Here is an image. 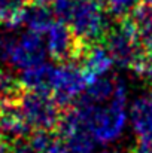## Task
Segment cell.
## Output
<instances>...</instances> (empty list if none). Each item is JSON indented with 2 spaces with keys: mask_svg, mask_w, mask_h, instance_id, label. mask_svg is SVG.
<instances>
[{
  "mask_svg": "<svg viewBox=\"0 0 152 153\" xmlns=\"http://www.w3.org/2000/svg\"><path fill=\"white\" fill-rule=\"evenodd\" d=\"M115 82V92L109 101V105L91 104L82 97L75 104L84 110L87 129L99 144H109L116 141L122 135L127 125V85L121 79H116Z\"/></svg>",
  "mask_w": 152,
  "mask_h": 153,
  "instance_id": "6da1fadb",
  "label": "cell"
},
{
  "mask_svg": "<svg viewBox=\"0 0 152 153\" xmlns=\"http://www.w3.org/2000/svg\"><path fill=\"white\" fill-rule=\"evenodd\" d=\"M46 45L39 33L25 31L18 39L6 37L0 45V61L10 68L27 70L45 62Z\"/></svg>",
  "mask_w": 152,
  "mask_h": 153,
  "instance_id": "7a4b0ae2",
  "label": "cell"
},
{
  "mask_svg": "<svg viewBox=\"0 0 152 153\" xmlns=\"http://www.w3.org/2000/svg\"><path fill=\"white\" fill-rule=\"evenodd\" d=\"M103 40L106 49L113 58V62L119 67L130 68L136 58L145 51L140 43L139 27L130 16L118 19V22L109 28Z\"/></svg>",
  "mask_w": 152,
  "mask_h": 153,
  "instance_id": "3957f363",
  "label": "cell"
},
{
  "mask_svg": "<svg viewBox=\"0 0 152 153\" xmlns=\"http://www.w3.org/2000/svg\"><path fill=\"white\" fill-rule=\"evenodd\" d=\"M73 34L84 43H97L109 31L106 13L97 0H78L67 21Z\"/></svg>",
  "mask_w": 152,
  "mask_h": 153,
  "instance_id": "277c9868",
  "label": "cell"
},
{
  "mask_svg": "<svg viewBox=\"0 0 152 153\" xmlns=\"http://www.w3.org/2000/svg\"><path fill=\"white\" fill-rule=\"evenodd\" d=\"M19 110L25 122L34 129H57L63 110L48 94L21 91L16 97Z\"/></svg>",
  "mask_w": 152,
  "mask_h": 153,
  "instance_id": "5b68a950",
  "label": "cell"
},
{
  "mask_svg": "<svg viewBox=\"0 0 152 153\" xmlns=\"http://www.w3.org/2000/svg\"><path fill=\"white\" fill-rule=\"evenodd\" d=\"M87 85L88 77L78 62H63L55 70L52 98L61 110L70 108L85 92Z\"/></svg>",
  "mask_w": 152,
  "mask_h": 153,
  "instance_id": "8992f818",
  "label": "cell"
},
{
  "mask_svg": "<svg viewBox=\"0 0 152 153\" xmlns=\"http://www.w3.org/2000/svg\"><path fill=\"white\" fill-rule=\"evenodd\" d=\"M46 52L51 55L52 59L58 62H70L79 61L82 56L84 49L88 43L81 42L72 31V28L63 22H54V25L46 31Z\"/></svg>",
  "mask_w": 152,
  "mask_h": 153,
  "instance_id": "52a82bcc",
  "label": "cell"
},
{
  "mask_svg": "<svg viewBox=\"0 0 152 153\" xmlns=\"http://www.w3.org/2000/svg\"><path fill=\"white\" fill-rule=\"evenodd\" d=\"M0 128L1 134L9 141L28 138L31 126L25 122L16 98L0 100Z\"/></svg>",
  "mask_w": 152,
  "mask_h": 153,
  "instance_id": "ba28073f",
  "label": "cell"
},
{
  "mask_svg": "<svg viewBox=\"0 0 152 153\" xmlns=\"http://www.w3.org/2000/svg\"><path fill=\"white\" fill-rule=\"evenodd\" d=\"M55 70L57 67L49 62H42L36 67L22 70L18 76V82L22 89L48 94L49 95L54 89L55 80Z\"/></svg>",
  "mask_w": 152,
  "mask_h": 153,
  "instance_id": "9c48e42d",
  "label": "cell"
},
{
  "mask_svg": "<svg viewBox=\"0 0 152 153\" xmlns=\"http://www.w3.org/2000/svg\"><path fill=\"white\" fill-rule=\"evenodd\" d=\"M79 62L88 77V82L96 77L106 76V73H109V70L115 64L112 55L106 49V46L99 43L88 45L82 52Z\"/></svg>",
  "mask_w": 152,
  "mask_h": 153,
  "instance_id": "30bf717a",
  "label": "cell"
},
{
  "mask_svg": "<svg viewBox=\"0 0 152 153\" xmlns=\"http://www.w3.org/2000/svg\"><path fill=\"white\" fill-rule=\"evenodd\" d=\"M128 120L139 140L152 138V101L149 97H137L131 102Z\"/></svg>",
  "mask_w": 152,
  "mask_h": 153,
  "instance_id": "8fae6325",
  "label": "cell"
},
{
  "mask_svg": "<svg viewBox=\"0 0 152 153\" xmlns=\"http://www.w3.org/2000/svg\"><path fill=\"white\" fill-rule=\"evenodd\" d=\"M55 22V15L52 12V7L48 4L33 3L30 1L24 7V18L22 25H27L30 31L34 33H46Z\"/></svg>",
  "mask_w": 152,
  "mask_h": 153,
  "instance_id": "7c38bea8",
  "label": "cell"
},
{
  "mask_svg": "<svg viewBox=\"0 0 152 153\" xmlns=\"http://www.w3.org/2000/svg\"><path fill=\"white\" fill-rule=\"evenodd\" d=\"M115 86H116V82L106 76L96 77L88 82L87 89L81 97L91 104H101V102L110 101L115 92Z\"/></svg>",
  "mask_w": 152,
  "mask_h": 153,
  "instance_id": "4fadbf2b",
  "label": "cell"
},
{
  "mask_svg": "<svg viewBox=\"0 0 152 153\" xmlns=\"http://www.w3.org/2000/svg\"><path fill=\"white\" fill-rule=\"evenodd\" d=\"M27 140L37 153H60L64 147L60 137L48 129H34Z\"/></svg>",
  "mask_w": 152,
  "mask_h": 153,
  "instance_id": "5bb4252c",
  "label": "cell"
},
{
  "mask_svg": "<svg viewBox=\"0 0 152 153\" xmlns=\"http://www.w3.org/2000/svg\"><path fill=\"white\" fill-rule=\"evenodd\" d=\"M24 7L25 4L22 0H0V24L10 30L21 27Z\"/></svg>",
  "mask_w": 152,
  "mask_h": 153,
  "instance_id": "9a60e30c",
  "label": "cell"
},
{
  "mask_svg": "<svg viewBox=\"0 0 152 153\" xmlns=\"http://www.w3.org/2000/svg\"><path fill=\"white\" fill-rule=\"evenodd\" d=\"M64 149L67 153H94L96 140L88 131H79L64 138Z\"/></svg>",
  "mask_w": 152,
  "mask_h": 153,
  "instance_id": "2e32d148",
  "label": "cell"
},
{
  "mask_svg": "<svg viewBox=\"0 0 152 153\" xmlns=\"http://www.w3.org/2000/svg\"><path fill=\"white\" fill-rule=\"evenodd\" d=\"M103 3L113 18L124 19L128 18L131 12L140 4V0H103Z\"/></svg>",
  "mask_w": 152,
  "mask_h": 153,
  "instance_id": "e0dca14e",
  "label": "cell"
},
{
  "mask_svg": "<svg viewBox=\"0 0 152 153\" xmlns=\"http://www.w3.org/2000/svg\"><path fill=\"white\" fill-rule=\"evenodd\" d=\"M21 91L22 88L18 82V77H13V74L6 70H0V100L16 98Z\"/></svg>",
  "mask_w": 152,
  "mask_h": 153,
  "instance_id": "ac0fdd59",
  "label": "cell"
},
{
  "mask_svg": "<svg viewBox=\"0 0 152 153\" xmlns=\"http://www.w3.org/2000/svg\"><path fill=\"white\" fill-rule=\"evenodd\" d=\"M130 68L133 70V73L137 77L152 82V52L145 49L136 58V61L133 62V65Z\"/></svg>",
  "mask_w": 152,
  "mask_h": 153,
  "instance_id": "d6986e66",
  "label": "cell"
},
{
  "mask_svg": "<svg viewBox=\"0 0 152 153\" xmlns=\"http://www.w3.org/2000/svg\"><path fill=\"white\" fill-rule=\"evenodd\" d=\"M78 0H52V12L55 15V18H58V21H63L67 24L73 9H75V4H76Z\"/></svg>",
  "mask_w": 152,
  "mask_h": 153,
  "instance_id": "ffe728a7",
  "label": "cell"
},
{
  "mask_svg": "<svg viewBox=\"0 0 152 153\" xmlns=\"http://www.w3.org/2000/svg\"><path fill=\"white\" fill-rule=\"evenodd\" d=\"M139 37H140V43L143 49L152 52V16L145 25L139 28Z\"/></svg>",
  "mask_w": 152,
  "mask_h": 153,
  "instance_id": "44dd1931",
  "label": "cell"
},
{
  "mask_svg": "<svg viewBox=\"0 0 152 153\" xmlns=\"http://www.w3.org/2000/svg\"><path fill=\"white\" fill-rule=\"evenodd\" d=\"M9 147V153H37L31 144L28 143V140H16V141H10Z\"/></svg>",
  "mask_w": 152,
  "mask_h": 153,
  "instance_id": "7402d4cb",
  "label": "cell"
},
{
  "mask_svg": "<svg viewBox=\"0 0 152 153\" xmlns=\"http://www.w3.org/2000/svg\"><path fill=\"white\" fill-rule=\"evenodd\" d=\"M133 153H152V138H140Z\"/></svg>",
  "mask_w": 152,
  "mask_h": 153,
  "instance_id": "603a6c76",
  "label": "cell"
},
{
  "mask_svg": "<svg viewBox=\"0 0 152 153\" xmlns=\"http://www.w3.org/2000/svg\"><path fill=\"white\" fill-rule=\"evenodd\" d=\"M33 3H40V4H48L49 1H52V0H31ZM30 3V1H28Z\"/></svg>",
  "mask_w": 152,
  "mask_h": 153,
  "instance_id": "cb8c5ba5",
  "label": "cell"
},
{
  "mask_svg": "<svg viewBox=\"0 0 152 153\" xmlns=\"http://www.w3.org/2000/svg\"><path fill=\"white\" fill-rule=\"evenodd\" d=\"M148 97H149V100L152 101V85H151V88H149V95Z\"/></svg>",
  "mask_w": 152,
  "mask_h": 153,
  "instance_id": "d4e9b609",
  "label": "cell"
},
{
  "mask_svg": "<svg viewBox=\"0 0 152 153\" xmlns=\"http://www.w3.org/2000/svg\"><path fill=\"white\" fill-rule=\"evenodd\" d=\"M146 4H149V6H152V0H143Z\"/></svg>",
  "mask_w": 152,
  "mask_h": 153,
  "instance_id": "484cf974",
  "label": "cell"
},
{
  "mask_svg": "<svg viewBox=\"0 0 152 153\" xmlns=\"http://www.w3.org/2000/svg\"><path fill=\"white\" fill-rule=\"evenodd\" d=\"M1 138H3V134H1V128H0V143H1Z\"/></svg>",
  "mask_w": 152,
  "mask_h": 153,
  "instance_id": "4316f807",
  "label": "cell"
},
{
  "mask_svg": "<svg viewBox=\"0 0 152 153\" xmlns=\"http://www.w3.org/2000/svg\"><path fill=\"white\" fill-rule=\"evenodd\" d=\"M60 153H67V150H66V149L63 147V150H61V152H60Z\"/></svg>",
  "mask_w": 152,
  "mask_h": 153,
  "instance_id": "83f0119b",
  "label": "cell"
},
{
  "mask_svg": "<svg viewBox=\"0 0 152 153\" xmlns=\"http://www.w3.org/2000/svg\"><path fill=\"white\" fill-rule=\"evenodd\" d=\"M1 40H3V39H1V37H0V45H1Z\"/></svg>",
  "mask_w": 152,
  "mask_h": 153,
  "instance_id": "f1b7e54d",
  "label": "cell"
},
{
  "mask_svg": "<svg viewBox=\"0 0 152 153\" xmlns=\"http://www.w3.org/2000/svg\"><path fill=\"white\" fill-rule=\"evenodd\" d=\"M22 1H31V0H22Z\"/></svg>",
  "mask_w": 152,
  "mask_h": 153,
  "instance_id": "f546056e",
  "label": "cell"
},
{
  "mask_svg": "<svg viewBox=\"0 0 152 153\" xmlns=\"http://www.w3.org/2000/svg\"><path fill=\"white\" fill-rule=\"evenodd\" d=\"M103 153H112V152H103Z\"/></svg>",
  "mask_w": 152,
  "mask_h": 153,
  "instance_id": "4dcf8cb0",
  "label": "cell"
},
{
  "mask_svg": "<svg viewBox=\"0 0 152 153\" xmlns=\"http://www.w3.org/2000/svg\"><path fill=\"white\" fill-rule=\"evenodd\" d=\"M97 1H100V3H101V1H103V0H97Z\"/></svg>",
  "mask_w": 152,
  "mask_h": 153,
  "instance_id": "1f68e13d",
  "label": "cell"
}]
</instances>
